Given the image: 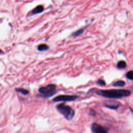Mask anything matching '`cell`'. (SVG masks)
<instances>
[{
    "label": "cell",
    "instance_id": "obj_15",
    "mask_svg": "<svg viewBox=\"0 0 133 133\" xmlns=\"http://www.w3.org/2000/svg\"><path fill=\"white\" fill-rule=\"evenodd\" d=\"M95 114H96V112H95V111L94 110L91 109V110H90L89 113V114L90 115L94 116V115H95Z\"/></svg>",
    "mask_w": 133,
    "mask_h": 133
},
{
    "label": "cell",
    "instance_id": "obj_9",
    "mask_svg": "<svg viewBox=\"0 0 133 133\" xmlns=\"http://www.w3.org/2000/svg\"><path fill=\"white\" fill-rule=\"evenodd\" d=\"M44 10V7L41 6V5H39L37 7H36L32 11V14H37V13H39V12H41L43 11Z\"/></svg>",
    "mask_w": 133,
    "mask_h": 133
},
{
    "label": "cell",
    "instance_id": "obj_10",
    "mask_svg": "<svg viewBox=\"0 0 133 133\" xmlns=\"http://www.w3.org/2000/svg\"><path fill=\"white\" fill-rule=\"evenodd\" d=\"M126 66V63L123 60L119 61L117 63V67L119 69H124Z\"/></svg>",
    "mask_w": 133,
    "mask_h": 133
},
{
    "label": "cell",
    "instance_id": "obj_6",
    "mask_svg": "<svg viewBox=\"0 0 133 133\" xmlns=\"http://www.w3.org/2000/svg\"><path fill=\"white\" fill-rule=\"evenodd\" d=\"M119 103L117 101H108V102L104 103V105L108 108L112 109H116L119 107Z\"/></svg>",
    "mask_w": 133,
    "mask_h": 133
},
{
    "label": "cell",
    "instance_id": "obj_7",
    "mask_svg": "<svg viewBox=\"0 0 133 133\" xmlns=\"http://www.w3.org/2000/svg\"><path fill=\"white\" fill-rule=\"evenodd\" d=\"M49 49V47L47 45L45 44H40L37 47V49L38 51H45Z\"/></svg>",
    "mask_w": 133,
    "mask_h": 133
},
{
    "label": "cell",
    "instance_id": "obj_1",
    "mask_svg": "<svg viewBox=\"0 0 133 133\" xmlns=\"http://www.w3.org/2000/svg\"><path fill=\"white\" fill-rule=\"evenodd\" d=\"M96 94L99 96L109 98H121L130 95V92L125 89L97 90Z\"/></svg>",
    "mask_w": 133,
    "mask_h": 133
},
{
    "label": "cell",
    "instance_id": "obj_2",
    "mask_svg": "<svg viewBox=\"0 0 133 133\" xmlns=\"http://www.w3.org/2000/svg\"><path fill=\"white\" fill-rule=\"evenodd\" d=\"M56 109L67 120H71L74 116V111L69 105L60 103L57 105Z\"/></svg>",
    "mask_w": 133,
    "mask_h": 133
},
{
    "label": "cell",
    "instance_id": "obj_12",
    "mask_svg": "<svg viewBox=\"0 0 133 133\" xmlns=\"http://www.w3.org/2000/svg\"><path fill=\"white\" fill-rule=\"evenodd\" d=\"M126 77L130 80L133 79V71H129L126 74Z\"/></svg>",
    "mask_w": 133,
    "mask_h": 133
},
{
    "label": "cell",
    "instance_id": "obj_4",
    "mask_svg": "<svg viewBox=\"0 0 133 133\" xmlns=\"http://www.w3.org/2000/svg\"><path fill=\"white\" fill-rule=\"evenodd\" d=\"M79 98L78 96L77 95H59L53 99L54 102L59 101H72L76 100Z\"/></svg>",
    "mask_w": 133,
    "mask_h": 133
},
{
    "label": "cell",
    "instance_id": "obj_14",
    "mask_svg": "<svg viewBox=\"0 0 133 133\" xmlns=\"http://www.w3.org/2000/svg\"><path fill=\"white\" fill-rule=\"evenodd\" d=\"M82 32H83V30H78V31H77L76 32L74 33V36H78L79 34H81Z\"/></svg>",
    "mask_w": 133,
    "mask_h": 133
},
{
    "label": "cell",
    "instance_id": "obj_5",
    "mask_svg": "<svg viewBox=\"0 0 133 133\" xmlns=\"http://www.w3.org/2000/svg\"><path fill=\"white\" fill-rule=\"evenodd\" d=\"M91 130L92 133H108L105 128L97 123L92 124Z\"/></svg>",
    "mask_w": 133,
    "mask_h": 133
},
{
    "label": "cell",
    "instance_id": "obj_3",
    "mask_svg": "<svg viewBox=\"0 0 133 133\" xmlns=\"http://www.w3.org/2000/svg\"><path fill=\"white\" fill-rule=\"evenodd\" d=\"M56 85L50 84L46 86L41 87L38 89V92L44 98H48L52 96L56 92Z\"/></svg>",
    "mask_w": 133,
    "mask_h": 133
},
{
    "label": "cell",
    "instance_id": "obj_11",
    "mask_svg": "<svg viewBox=\"0 0 133 133\" xmlns=\"http://www.w3.org/2000/svg\"><path fill=\"white\" fill-rule=\"evenodd\" d=\"M125 83L123 81H117L113 83L114 86H118V87H122L124 86Z\"/></svg>",
    "mask_w": 133,
    "mask_h": 133
},
{
    "label": "cell",
    "instance_id": "obj_13",
    "mask_svg": "<svg viewBox=\"0 0 133 133\" xmlns=\"http://www.w3.org/2000/svg\"><path fill=\"white\" fill-rule=\"evenodd\" d=\"M97 84L99 85H101V86H105V81L102 79H98L97 81Z\"/></svg>",
    "mask_w": 133,
    "mask_h": 133
},
{
    "label": "cell",
    "instance_id": "obj_8",
    "mask_svg": "<svg viewBox=\"0 0 133 133\" xmlns=\"http://www.w3.org/2000/svg\"><path fill=\"white\" fill-rule=\"evenodd\" d=\"M15 90L18 92L22 94L23 95H28L29 93V91L28 90L22 88H15Z\"/></svg>",
    "mask_w": 133,
    "mask_h": 133
}]
</instances>
